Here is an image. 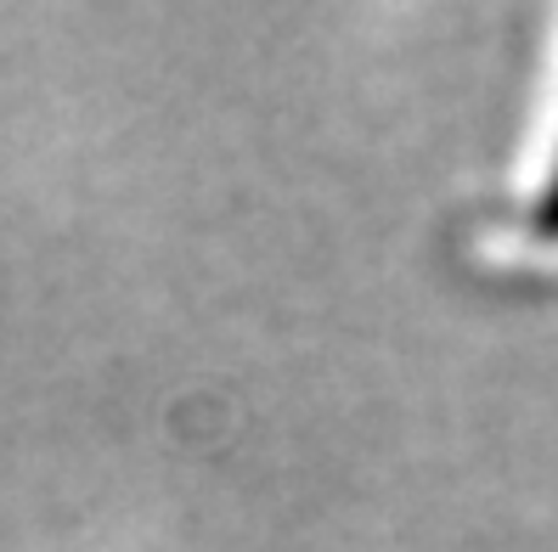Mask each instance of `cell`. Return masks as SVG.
Returning a JSON list of instances; mask_svg holds the SVG:
<instances>
[{"instance_id":"1","label":"cell","mask_w":558,"mask_h":552,"mask_svg":"<svg viewBox=\"0 0 558 552\" xmlns=\"http://www.w3.org/2000/svg\"><path fill=\"white\" fill-rule=\"evenodd\" d=\"M536 225L542 232H558V158H553V170L542 181V198H536Z\"/></svg>"}]
</instances>
